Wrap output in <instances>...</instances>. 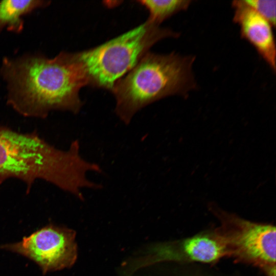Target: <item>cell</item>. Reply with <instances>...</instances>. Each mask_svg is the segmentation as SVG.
Segmentation results:
<instances>
[{"label": "cell", "instance_id": "obj_3", "mask_svg": "<svg viewBox=\"0 0 276 276\" xmlns=\"http://www.w3.org/2000/svg\"><path fill=\"white\" fill-rule=\"evenodd\" d=\"M194 56L147 53L114 84L115 112L128 125L147 105L171 95L186 97L197 85L192 71Z\"/></svg>", "mask_w": 276, "mask_h": 276}, {"label": "cell", "instance_id": "obj_10", "mask_svg": "<svg viewBox=\"0 0 276 276\" xmlns=\"http://www.w3.org/2000/svg\"><path fill=\"white\" fill-rule=\"evenodd\" d=\"M191 0L141 1L140 3L149 12V20L159 25L174 14L186 10Z\"/></svg>", "mask_w": 276, "mask_h": 276}, {"label": "cell", "instance_id": "obj_1", "mask_svg": "<svg viewBox=\"0 0 276 276\" xmlns=\"http://www.w3.org/2000/svg\"><path fill=\"white\" fill-rule=\"evenodd\" d=\"M1 74L7 84L8 102L26 116L41 117L53 110L78 113L80 89L88 84L76 53L54 58L39 54L3 59Z\"/></svg>", "mask_w": 276, "mask_h": 276}, {"label": "cell", "instance_id": "obj_4", "mask_svg": "<svg viewBox=\"0 0 276 276\" xmlns=\"http://www.w3.org/2000/svg\"><path fill=\"white\" fill-rule=\"evenodd\" d=\"M179 34L147 20L144 24L99 46L76 53L85 70L88 84L109 89L129 72L156 42Z\"/></svg>", "mask_w": 276, "mask_h": 276}, {"label": "cell", "instance_id": "obj_2", "mask_svg": "<svg viewBox=\"0 0 276 276\" xmlns=\"http://www.w3.org/2000/svg\"><path fill=\"white\" fill-rule=\"evenodd\" d=\"M102 173L98 164L84 159L78 140L68 150L56 148L33 134L0 126V178L15 177L31 185L41 179L83 200L82 190H97L99 185L87 177L88 172Z\"/></svg>", "mask_w": 276, "mask_h": 276}, {"label": "cell", "instance_id": "obj_7", "mask_svg": "<svg viewBox=\"0 0 276 276\" xmlns=\"http://www.w3.org/2000/svg\"><path fill=\"white\" fill-rule=\"evenodd\" d=\"M156 250L157 261L212 263L227 257L225 244L216 229L162 244Z\"/></svg>", "mask_w": 276, "mask_h": 276}, {"label": "cell", "instance_id": "obj_5", "mask_svg": "<svg viewBox=\"0 0 276 276\" xmlns=\"http://www.w3.org/2000/svg\"><path fill=\"white\" fill-rule=\"evenodd\" d=\"M209 208L220 221L215 229L225 244L227 257L256 266L267 276H275V226L245 220L215 204Z\"/></svg>", "mask_w": 276, "mask_h": 276}, {"label": "cell", "instance_id": "obj_8", "mask_svg": "<svg viewBox=\"0 0 276 276\" xmlns=\"http://www.w3.org/2000/svg\"><path fill=\"white\" fill-rule=\"evenodd\" d=\"M234 22L240 28V36L252 45L270 68L276 69L275 41L273 26L243 0L234 1Z\"/></svg>", "mask_w": 276, "mask_h": 276}, {"label": "cell", "instance_id": "obj_9", "mask_svg": "<svg viewBox=\"0 0 276 276\" xmlns=\"http://www.w3.org/2000/svg\"><path fill=\"white\" fill-rule=\"evenodd\" d=\"M51 2L40 0H4L0 2V34L6 29L18 33L24 28L23 17L50 5Z\"/></svg>", "mask_w": 276, "mask_h": 276}, {"label": "cell", "instance_id": "obj_11", "mask_svg": "<svg viewBox=\"0 0 276 276\" xmlns=\"http://www.w3.org/2000/svg\"><path fill=\"white\" fill-rule=\"evenodd\" d=\"M243 2L268 20L273 27H275L276 20L275 0H244Z\"/></svg>", "mask_w": 276, "mask_h": 276}, {"label": "cell", "instance_id": "obj_6", "mask_svg": "<svg viewBox=\"0 0 276 276\" xmlns=\"http://www.w3.org/2000/svg\"><path fill=\"white\" fill-rule=\"evenodd\" d=\"M75 238L74 230L50 224L21 241L3 245L1 248L29 259L45 274L74 264L78 255Z\"/></svg>", "mask_w": 276, "mask_h": 276}]
</instances>
